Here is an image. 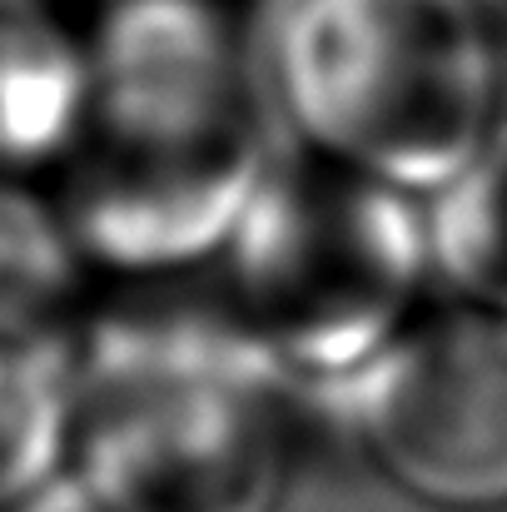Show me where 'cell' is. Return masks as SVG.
<instances>
[{
  "mask_svg": "<svg viewBox=\"0 0 507 512\" xmlns=\"http://www.w3.org/2000/svg\"><path fill=\"white\" fill-rule=\"evenodd\" d=\"M90 279L55 194L0 174V339L70 334L90 309Z\"/></svg>",
  "mask_w": 507,
  "mask_h": 512,
  "instance_id": "52a82bcc",
  "label": "cell"
},
{
  "mask_svg": "<svg viewBox=\"0 0 507 512\" xmlns=\"http://www.w3.org/2000/svg\"><path fill=\"white\" fill-rule=\"evenodd\" d=\"M368 468L433 512H507V314L433 299L324 393Z\"/></svg>",
  "mask_w": 507,
  "mask_h": 512,
  "instance_id": "5b68a950",
  "label": "cell"
},
{
  "mask_svg": "<svg viewBox=\"0 0 507 512\" xmlns=\"http://www.w3.org/2000/svg\"><path fill=\"white\" fill-rule=\"evenodd\" d=\"M85 110V35L50 0H0V174H55Z\"/></svg>",
  "mask_w": 507,
  "mask_h": 512,
  "instance_id": "8992f818",
  "label": "cell"
},
{
  "mask_svg": "<svg viewBox=\"0 0 507 512\" xmlns=\"http://www.w3.org/2000/svg\"><path fill=\"white\" fill-rule=\"evenodd\" d=\"M75 343L0 339V512L25 508L70 473Z\"/></svg>",
  "mask_w": 507,
  "mask_h": 512,
  "instance_id": "ba28073f",
  "label": "cell"
},
{
  "mask_svg": "<svg viewBox=\"0 0 507 512\" xmlns=\"http://www.w3.org/2000/svg\"><path fill=\"white\" fill-rule=\"evenodd\" d=\"M254 60L289 150L413 199L507 135V25L478 0H274Z\"/></svg>",
  "mask_w": 507,
  "mask_h": 512,
  "instance_id": "3957f363",
  "label": "cell"
},
{
  "mask_svg": "<svg viewBox=\"0 0 507 512\" xmlns=\"http://www.w3.org/2000/svg\"><path fill=\"white\" fill-rule=\"evenodd\" d=\"M70 343V478L95 512L279 508L304 393L254 363L204 299L85 309Z\"/></svg>",
  "mask_w": 507,
  "mask_h": 512,
  "instance_id": "7a4b0ae2",
  "label": "cell"
},
{
  "mask_svg": "<svg viewBox=\"0 0 507 512\" xmlns=\"http://www.w3.org/2000/svg\"><path fill=\"white\" fill-rule=\"evenodd\" d=\"M443 299L507 314V135L448 189L423 199Z\"/></svg>",
  "mask_w": 507,
  "mask_h": 512,
  "instance_id": "9c48e42d",
  "label": "cell"
},
{
  "mask_svg": "<svg viewBox=\"0 0 507 512\" xmlns=\"http://www.w3.org/2000/svg\"><path fill=\"white\" fill-rule=\"evenodd\" d=\"M279 155L254 40L219 0H105L85 35L80 130L55 170L95 274H204Z\"/></svg>",
  "mask_w": 507,
  "mask_h": 512,
  "instance_id": "6da1fadb",
  "label": "cell"
},
{
  "mask_svg": "<svg viewBox=\"0 0 507 512\" xmlns=\"http://www.w3.org/2000/svg\"><path fill=\"white\" fill-rule=\"evenodd\" d=\"M194 279L224 334L304 398L378 358L438 289L423 199L289 145Z\"/></svg>",
  "mask_w": 507,
  "mask_h": 512,
  "instance_id": "277c9868",
  "label": "cell"
}]
</instances>
